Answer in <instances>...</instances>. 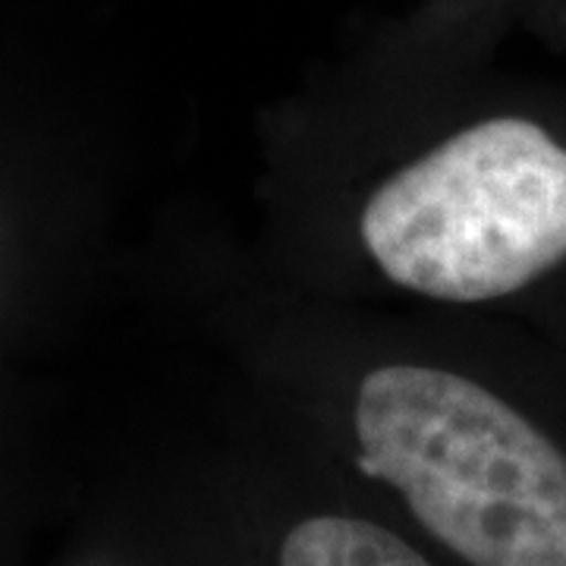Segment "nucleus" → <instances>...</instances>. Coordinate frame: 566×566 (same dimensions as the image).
I'll use <instances>...</instances> for the list:
<instances>
[{
    "mask_svg": "<svg viewBox=\"0 0 566 566\" xmlns=\"http://www.w3.org/2000/svg\"><path fill=\"white\" fill-rule=\"evenodd\" d=\"M359 463L472 566H566V457L472 378L431 365L368 371Z\"/></svg>",
    "mask_w": 566,
    "mask_h": 566,
    "instance_id": "f257e3e1",
    "label": "nucleus"
},
{
    "mask_svg": "<svg viewBox=\"0 0 566 566\" xmlns=\"http://www.w3.org/2000/svg\"><path fill=\"white\" fill-rule=\"evenodd\" d=\"M359 227L397 286L501 300L566 259V148L523 117L475 123L387 177Z\"/></svg>",
    "mask_w": 566,
    "mask_h": 566,
    "instance_id": "f03ea898",
    "label": "nucleus"
},
{
    "mask_svg": "<svg viewBox=\"0 0 566 566\" xmlns=\"http://www.w3.org/2000/svg\"><path fill=\"white\" fill-rule=\"evenodd\" d=\"M281 566H431L394 532L356 516H312L290 528Z\"/></svg>",
    "mask_w": 566,
    "mask_h": 566,
    "instance_id": "7ed1b4c3",
    "label": "nucleus"
}]
</instances>
